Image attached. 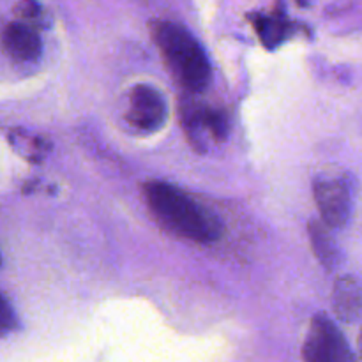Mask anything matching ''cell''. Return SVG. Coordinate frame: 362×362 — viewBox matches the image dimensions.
<instances>
[{"instance_id":"6da1fadb","label":"cell","mask_w":362,"mask_h":362,"mask_svg":"<svg viewBox=\"0 0 362 362\" xmlns=\"http://www.w3.org/2000/svg\"><path fill=\"white\" fill-rule=\"evenodd\" d=\"M144 194L156 221L173 235L198 244L214 243L221 237L223 225L218 216L173 184L152 180L144 186Z\"/></svg>"},{"instance_id":"7a4b0ae2","label":"cell","mask_w":362,"mask_h":362,"mask_svg":"<svg viewBox=\"0 0 362 362\" xmlns=\"http://www.w3.org/2000/svg\"><path fill=\"white\" fill-rule=\"evenodd\" d=\"M151 35L177 83L191 94L204 92L211 81V62L197 37L170 20L152 21Z\"/></svg>"},{"instance_id":"3957f363","label":"cell","mask_w":362,"mask_h":362,"mask_svg":"<svg viewBox=\"0 0 362 362\" xmlns=\"http://www.w3.org/2000/svg\"><path fill=\"white\" fill-rule=\"evenodd\" d=\"M315 204L322 223L329 228H343L354 207L352 179L339 170H324L313 180Z\"/></svg>"},{"instance_id":"277c9868","label":"cell","mask_w":362,"mask_h":362,"mask_svg":"<svg viewBox=\"0 0 362 362\" xmlns=\"http://www.w3.org/2000/svg\"><path fill=\"white\" fill-rule=\"evenodd\" d=\"M304 362H356L345 334L325 313L311 318L310 331L303 345Z\"/></svg>"},{"instance_id":"5b68a950","label":"cell","mask_w":362,"mask_h":362,"mask_svg":"<svg viewBox=\"0 0 362 362\" xmlns=\"http://www.w3.org/2000/svg\"><path fill=\"white\" fill-rule=\"evenodd\" d=\"M126 120L141 134H151L161 129L168 119V106L158 88L151 85H134L127 95Z\"/></svg>"},{"instance_id":"8992f818","label":"cell","mask_w":362,"mask_h":362,"mask_svg":"<svg viewBox=\"0 0 362 362\" xmlns=\"http://www.w3.org/2000/svg\"><path fill=\"white\" fill-rule=\"evenodd\" d=\"M2 49L18 66H28L37 62L42 53V42L34 27L11 21L2 30Z\"/></svg>"},{"instance_id":"52a82bcc","label":"cell","mask_w":362,"mask_h":362,"mask_svg":"<svg viewBox=\"0 0 362 362\" xmlns=\"http://www.w3.org/2000/svg\"><path fill=\"white\" fill-rule=\"evenodd\" d=\"M184 124L191 141L200 144L202 134L209 133L214 140H226L230 131L228 117L225 112L207 108V106H191L184 110Z\"/></svg>"},{"instance_id":"ba28073f","label":"cell","mask_w":362,"mask_h":362,"mask_svg":"<svg viewBox=\"0 0 362 362\" xmlns=\"http://www.w3.org/2000/svg\"><path fill=\"white\" fill-rule=\"evenodd\" d=\"M332 310L343 324H354L362 315V286L354 276H341L332 288Z\"/></svg>"},{"instance_id":"9c48e42d","label":"cell","mask_w":362,"mask_h":362,"mask_svg":"<svg viewBox=\"0 0 362 362\" xmlns=\"http://www.w3.org/2000/svg\"><path fill=\"white\" fill-rule=\"evenodd\" d=\"M308 233H310L311 250L320 265H324L327 271H334L336 267H339L343 260L341 250L334 243V237L329 232V226L318 219H311L308 225Z\"/></svg>"},{"instance_id":"30bf717a","label":"cell","mask_w":362,"mask_h":362,"mask_svg":"<svg viewBox=\"0 0 362 362\" xmlns=\"http://www.w3.org/2000/svg\"><path fill=\"white\" fill-rule=\"evenodd\" d=\"M11 145L16 148V152H20L23 158L30 159V161H39L45 154V144H42L39 138L28 136L23 131H14V133L9 134Z\"/></svg>"},{"instance_id":"8fae6325","label":"cell","mask_w":362,"mask_h":362,"mask_svg":"<svg viewBox=\"0 0 362 362\" xmlns=\"http://www.w3.org/2000/svg\"><path fill=\"white\" fill-rule=\"evenodd\" d=\"M14 14H16L18 20L21 23L28 25V27H34L37 30L39 27H46V14L42 11V7L35 2H18L13 7Z\"/></svg>"},{"instance_id":"7c38bea8","label":"cell","mask_w":362,"mask_h":362,"mask_svg":"<svg viewBox=\"0 0 362 362\" xmlns=\"http://www.w3.org/2000/svg\"><path fill=\"white\" fill-rule=\"evenodd\" d=\"M258 28V34H260L262 41L265 46L272 48L274 45L283 41V32L285 27L279 20H272V18H260V20H255Z\"/></svg>"},{"instance_id":"4fadbf2b","label":"cell","mask_w":362,"mask_h":362,"mask_svg":"<svg viewBox=\"0 0 362 362\" xmlns=\"http://www.w3.org/2000/svg\"><path fill=\"white\" fill-rule=\"evenodd\" d=\"M18 329V318L11 304L0 296V336H7Z\"/></svg>"},{"instance_id":"5bb4252c","label":"cell","mask_w":362,"mask_h":362,"mask_svg":"<svg viewBox=\"0 0 362 362\" xmlns=\"http://www.w3.org/2000/svg\"><path fill=\"white\" fill-rule=\"evenodd\" d=\"M357 349H359V357H361V361H362V329H361V332H359V339H357Z\"/></svg>"},{"instance_id":"9a60e30c","label":"cell","mask_w":362,"mask_h":362,"mask_svg":"<svg viewBox=\"0 0 362 362\" xmlns=\"http://www.w3.org/2000/svg\"><path fill=\"white\" fill-rule=\"evenodd\" d=\"M0 264H2V257H0Z\"/></svg>"}]
</instances>
